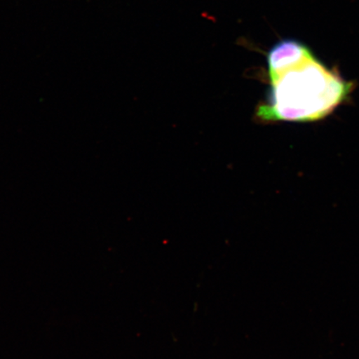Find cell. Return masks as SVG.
I'll return each instance as SVG.
<instances>
[{"instance_id": "2", "label": "cell", "mask_w": 359, "mask_h": 359, "mask_svg": "<svg viewBox=\"0 0 359 359\" xmlns=\"http://www.w3.org/2000/svg\"><path fill=\"white\" fill-rule=\"evenodd\" d=\"M314 57L306 45L293 39L280 40L267 53L269 82Z\"/></svg>"}, {"instance_id": "1", "label": "cell", "mask_w": 359, "mask_h": 359, "mask_svg": "<svg viewBox=\"0 0 359 359\" xmlns=\"http://www.w3.org/2000/svg\"><path fill=\"white\" fill-rule=\"evenodd\" d=\"M266 100L255 116L260 123H309L322 120L347 100L353 83L313 57L269 82Z\"/></svg>"}]
</instances>
